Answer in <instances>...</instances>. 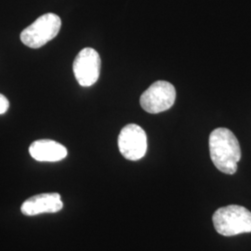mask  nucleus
I'll use <instances>...</instances> for the list:
<instances>
[{
    "mask_svg": "<svg viewBox=\"0 0 251 251\" xmlns=\"http://www.w3.org/2000/svg\"><path fill=\"white\" fill-rule=\"evenodd\" d=\"M210 157L216 168L225 174L233 175L241 159V149L233 132L225 127L214 129L209 135Z\"/></svg>",
    "mask_w": 251,
    "mask_h": 251,
    "instance_id": "f257e3e1",
    "label": "nucleus"
},
{
    "mask_svg": "<svg viewBox=\"0 0 251 251\" xmlns=\"http://www.w3.org/2000/svg\"><path fill=\"white\" fill-rule=\"evenodd\" d=\"M75 79L82 87H90L99 79L100 71V55L92 48H85L75 57L73 63Z\"/></svg>",
    "mask_w": 251,
    "mask_h": 251,
    "instance_id": "423d86ee",
    "label": "nucleus"
},
{
    "mask_svg": "<svg viewBox=\"0 0 251 251\" xmlns=\"http://www.w3.org/2000/svg\"><path fill=\"white\" fill-rule=\"evenodd\" d=\"M63 206L62 198L58 193H46L26 199L21 206V211L24 215L36 216L58 212Z\"/></svg>",
    "mask_w": 251,
    "mask_h": 251,
    "instance_id": "0eeeda50",
    "label": "nucleus"
},
{
    "mask_svg": "<svg viewBox=\"0 0 251 251\" xmlns=\"http://www.w3.org/2000/svg\"><path fill=\"white\" fill-rule=\"evenodd\" d=\"M176 100V90L170 82H154L141 96L140 103L144 111L158 114L169 110Z\"/></svg>",
    "mask_w": 251,
    "mask_h": 251,
    "instance_id": "20e7f679",
    "label": "nucleus"
},
{
    "mask_svg": "<svg viewBox=\"0 0 251 251\" xmlns=\"http://www.w3.org/2000/svg\"><path fill=\"white\" fill-rule=\"evenodd\" d=\"M62 26L61 18L54 13H46L36 19L21 33V40L31 49H39L52 40Z\"/></svg>",
    "mask_w": 251,
    "mask_h": 251,
    "instance_id": "7ed1b4c3",
    "label": "nucleus"
},
{
    "mask_svg": "<svg viewBox=\"0 0 251 251\" xmlns=\"http://www.w3.org/2000/svg\"><path fill=\"white\" fill-rule=\"evenodd\" d=\"M9 107V100L0 93V115L5 114Z\"/></svg>",
    "mask_w": 251,
    "mask_h": 251,
    "instance_id": "1a4fd4ad",
    "label": "nucleus"
},
{
    "mask_svg": "<svg viewBox=\"0 0 251 251\" xmlns=\"http://www.w3.org/2000/svg\"><path fill=\"white\" fill-rule=\"evenodd\" d=\"M31 156L39 162H58L67 156V149L52 140H38L29 147Z\"/></svg>",
    "mask_w": 251,
    "mask_h": 251,
    "instance_id": "6e6552de",
    "label": "nucleus"
},
{
    "mask_svg": "<svg viewBox=\"0 0 251 251\" xmlns=\"http://www.w3.org/2000/svg\"><path fill=\"white\" fill-rule=\"evenodd\" d=\"M118 148L126 159L137 161L147 151V136L144 129L136 124L126 126L118 136Z\"/></svg>",
    "mask_w": 251,
    "mask_h": 251,
    "instance_id": "39448f33",
    "label": "nucleus"
},
{
    "mask_svg": "<svg viewBox=\"0 0 251 251\" xmlns=\"http://www.w3.org/2000/svg\"><path fill=\"white\" fill-rule=\"evenodd\" d=\"M212 221L216 231L225 236L251 233V212L242 206H223L216 210Z\"/></svg>",
    "mask_w": 251,
    "mask_h": 251,
    "instance_id": "f03ea898",
    "label": "nucleus"
}]
</instances>
